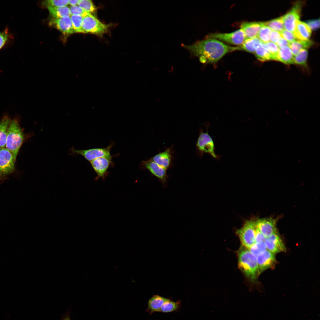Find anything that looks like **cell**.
Wrapping results in <instances>:
<instances>
[{"label":"cell","mask_w":320,"mask_h":320,"mask_svg":"<svg viewBox=\"0 0 320 320\" xmlns=\"http://www.w3.org/2000/svg\"><path fill=\"white\" fill-rule=\"evenodd\" d=\"M192 57L199 58L202 63H216L227 53L238 50L237 47L228 45L217 39L205 38L190 45L182 44Z\"/></svg>","instance_id":"cell-1"},{"label":"cell","mask_w":320,"mask_h":320,"mask_svg":"<svg viewBox=\"0 0 320 320\" xmlns=\"http://www.w3.org/2000/svg\"><path fill=\"white\" fill-rule=\"evenodd\" d=\"M238 266L250 281H255L258 275L256 257L249 249L242 246L238 253Z\"/></svg>","instance_id":"cell-2"},{"label":"cell","mask_w":320,"mask_h":320,"mask_svg":"<svg viewBox=\"0 0 320 320\" xmlns=\"http://www.w3.org/2000/svg\"><path fill=\"white\" fill-rule=\"evenodd\" d=\"M25 138L18 118L15 117L11 120L8 129L5 148L15 160Z\"/></svg>","instance_id":"cell-3"},{"label":"cell","mask_w":320,"mask_h":320,"mask_svg":"<svg viewBox=\"0 0 320 320\" xmlns=\"http://www.w3.org/2000/svg\"><path fill=\"white\" fill-rule=\"evenodd\" d=\"M82 16V33L102 36L107 32L110 26L109 24L103 23L96 17L87 12Z\"/></svg>","instance_id":"cell-4"},{"label":"cell","mask_w":320,"mask_h":320,"mask_svg":"<svg viewBox=\"0 0 320 320\" xmlns=\"http://www.w3.org/2000/svg\"><path fill=\"white\" fill-rule=\"evenodd\" d=\"M256 228V221L250 220H246L243 226L236 230L242 246L249 249L255 243Z\"/></svg>","instance_id":"cell-5"},{"label":"cell","mask_w":320,"mask_h":320,"mask_svg":"<svg viewBox=\"0 0 320 320\" xmlns=\"http://www.w3.org/2000/svg\"><path fill=\"white\" fill-rule=\"evenodd\" d=\"M16 160L5 147L0 148V180L3 181L15 171Z\"/></svg>","instance_id":"cell-6"},{"label":"cell","mask_w":320,"mask_h":320,"mask_svg":"<svg viewBox=\"0 0 320 320\" xmlns=\"http://www.w3.org/2000/svg\"><path fill=\"white\" fill-rule=\"evenodd\" d=\"M304 4V2L301 1L295 2L291 9L281 17L284 29L293 34L296 23L299 20Z\"/></svg>","instance_id":"cell-7"},{"label":"cell","mask_w":320,"mask_h":320,"mask_svg":"<svg viewBox=\"0 0 320 320\" xmlns=\"http://www.w3.org/2000/svg\"><path fill=\"white\" fill-rule=\"evenodd\" d=\"M206 127V132L201 130L196 144L197 149L201 156L207 153L217 159H219L220 156L215 153L214 144L212 137L208 134V125Z\"/></svg>","instance_id":"cell-8"},{"label":"cell","mask_w":320,"mask_h":320,"mask_svg":"<svg viewBox=\"0 0 320 320\" xmlns=\"http://www.w3.org/2000/svg\"><path fill=\"white\" fill-rule=\"evenodd\" d=\"M205 38L215 39L231 44L239 46L241 45L247 39L241 29L230 33H210L207 35Z\"/></svg>","instance_id":"cell-9"},{"label":"cell","mask_w":320,"mask_h":320,"mask_svg":"<svg viewBox=\"0 0 320 320\" xmlns=\"http://www.w3.org/2000/svg\"><path fill=\"white\" fill-rule=\"evenodd\" d=\"M112 145L111 144L104 148H95L87 150H78L73 147L71 151L73 154L80 155L90 162L98 158L111 155L110 150Z\"/></svg>","instance_id":"cell-10"},{"label":"cell","mask_w":320,"mask_h":320,"mask_svg":"<svg viewBox=\"0 0 320 320\" xmlns=\"http://www.w3.org/2000/svg\"><path fill=\"white\" fill-rule=\"evenodd\" d=\"M142 164L152 175L159 179V182L162 184L163 188H167L168 183L167 179L168 178L167 172V169L151 159L143 161Z\"/></svg>","instance_id":"cell-11"},{"label":"cell","mask_w":320,"mask_h":320,"mask_svg":"<svg viewBox=\"0 0 320 320\" xmlns=\"http://www.w3.org/2000/svg\"><path fill=\"white\" fill-rule=\"evenodd\" d=\"M112 156H103L94 159L90 162L97 175L95 180L102 178L104 180L107 177L108 170L109 166L112 164Z\"/></svg>","instance_id":"cell-12"},{"label":"cell","mask_w":320,"mask_h":320,"mask_svg":"<svg viewBox=\"0 0 320 320\" xmlns=\"http://www.w3.org/2000/svg\"><path fill=\"white\" fill-rule=\"evenodd\" d=\"M256 257L259 275L272 267L276 261L275 254L267 249L259 254Z\"/></svg>","instance_id":"cell-13"},{"label":"cell","mask_w":320,"mask_h":320,"mask_svg":"<svg viewBox=\"0 0 320 320\" xmlns=\"http://www.w3.org/2000/svg\"><path fill=\"white\" fill-rule=\"evenodd\" d=\"M268 250L276 254L286 251V248L277 232L266 238L264 241Z\"/></svg>","instance_id":"cell-14"},{"label":"cell","mask_w":320,"mask_h":320,"mask_svg":"<svg viewBox=\"0 0 320 320\" xmlns=\"http://www.w3.org/2000/svg\"><path fill=\"white\" fill-rule=\"evenodd\" d=\"M256 228L266 238L277 232L275 220L272 218L259 219L256 221Z\"/></svg>","instance_id":"cell-15"},{"label":"cell","mask_w":320,"mask_h":320,"mask_svg":"<svg viewBox=\"0 0 320 320\" xmlns=\"http://www.w3.org/2000/svg\"><path fill=\"white\" fill-rule=\"evenodd\" d=\"M50 23L65 34H71L75 32L70 16L52 18Z\"/></svg>","instance_id":"cell-16"},{"label":"cell","mask_w":320,"mask_h":320,"mask_svg":"<svg viewBox=\"0 0 320 320\" xmlns=\"http://www.w3.org/2000/svg\"><path fill=\"white\" fill-rule=\"evenodd\" d=\"M263 25V22H246L241 24L240 29L243 32L246 39H250L257 37L259 31Z\"/></svg>","instance_id":"cell-17"},{"label":"cell","mask_w":320,"mask_h":320,"mask_svg":"<svg viewBox=\"0 0 320 320\" xmlns=\"http://www.w3.org/2000/svg\"><path fill=\"white\" fill-rule=\"evenodd\" d=\"M311 34V30L305 23L298 21L296 24L293 34L299 40H309Z\"/></svg>","instance_id":"cell-18"},{"label":"cell","mask_w":320,"mask_h":320,"mask_svg":"<svg viewBox=\"0 0 320 320\" xmlns=\"http://www.w3.org/2000/svg\"><path fill=\"white\" fill-rule=\"evenodd\" d=\"M171 148L159 153L150 159L166 169L170 166L172 159Z\"/></svg>","instance_id":"cell-19"},{"label":"cell","mask_w":320,"mask_h":320,"mask_svg":"<svg viewBox=\"0 0 320 320\" xmlns=\"http://www.w3.org/2000/svg\"><path fill=\"white\" fill-rule=\"evenodd\" d=\"M11 120L5 114L0 121V148L5 147L7 130Z\"/></svg>","instance_id":"cell-20"},{"label":"cell","mask_w":320,"mask_h":320,"mask_svg":"<svg viewBox=\"0 0 320 320\" xmlns=\"http://www.w3.org/2000/svg\"><path fill=\"white\" fill-rule=\"evenodd\" d=\"M293 59L294 55L288 46H285L279 48L277 61L287 65H290L294 64Z\"/></svg>","instance_id":"cell-21"},{"label":"cell","mask_w":320,"mask_h":320,"mask_svg":"<svg viewBox=\"0 0 320 320\" xmlns=\"http://www.w3.org/2000/svg\"><path fill=\"white\" fill-rule=\"evenodd\" d=\"M308 55L307 49H302L296 55L294 56L293 61L294 64L300 66L304 71L308 73L309 71L307 64Z\"/></svg>","instance_id":"cell-22"},{"label":"cell","mask_w":320,"mask_h":320,"mask_svg":"<svg viewBox=\"0 0 320 320\" xmlns=\"http://www.w3.org/2000/svg\"><path fill=\"white\" fill-rule=\"evenodd\" d=\"M167 299L158 295H155L150 298L148 303V309L150 313L160 312L161 307Z\"/></svg>","instance_id":"cell-23"},{"label":"cell","mask_w":320,"mask_h":320,"mask_svg":"<svg viewBox=\"0 0 320 320\" xmlns=\"http://www.w3.org/2000/svg\"><path fill=\"white\" fill-rule=\"evenodd\" d=\"M313 44V42L311 40L303 41L297 39L290 43L288 47L291 49L293 55L295 56L301 50L307 49L312 46Z\"/></svg>","instance_id":"cell-24"},{"label":"cell","mask_w":320,"mask_h":320,"mask_svg":"<svg viewBox=\"0 0 320 320\" xmlns=\"http://www.w3.org/2000/svg\"><path fill=\"white\" fill-rule=\"evenodd\" d=\"M262 42L258 37L247 39L241 45L237 46L238 50L254 53L257 46Z\"/></svg>","instance_id":"cell-25"},{"label":"cell","mask_w":320,"mask_h":320,"mask_svg":"<svg viewBox=\"0 0 320 320\" xmlns=\"http://www.w3.org/2000/svg\"><path fill=\"white\" fill-rule=\"evenodd\" d=\"M254 54L256 58L261 62L271 60L270 55L266 48L264 43L262 42L257 46Z\"/></svg>","instance_id":"cell-26"},{"label":"cell","mask_w":320,"mask_h":320,"mask_svg":"<svg viewBox=\"0 0 320 320\" xmlns=\"http://www.w3.org/2000/svg\"><path fill=\"white\" fill-rule=\"evenodd\" d=\"M47 7L53 18H57L65 16L71 15L69 9L67 7H54L47 6Z\"/></svg>","instance_id":"cell-27"},{"label":"cell","mask_w":320,"mask_h":320,"mask_svg":"<svg viewBox=\"0 0 320 320\" xmlns=\"http://www.w3.org/2000/svg\"><path fill=\"white\" fill-rule=\"evenodd\" d=\"M263 23L264 25L269 27L272 30L279 33L284 29L281 17L266 22H263Z\"/></svg>","instance_id":"cell-28"},{"label":"cell","mask_w":320,"mask_h":320,"mask_svg":"<svg viewBox=\"0 0 320 320\" xmlns=\"http://www.w3.org/2000/svg\"><path fill=\"white\" fill-rule=\"evenodd\" d=\"M180 301L175 302L167 299L161 307L160 312L165 313L177 311L180 308Z\"/></svg>","instance_id":"cell-29"},{"label":"cell","mask_w":320,"mask_h":320,"mask_svg":"<svg viewBox=\"0 0 320 320\" xmlns=\"http://www.w3.org/2000/svg\"><path fill=\"white\" fill-rule=\"evenodd\" d=\"M77 5L86 12L95 17L97 9L92 1L79 0Z\"/></svg>","instance_id":"cell-30"},{"label":"cell","mask_w":320,"mask_h":320,"mask_svg":"<svg viewBox=\"0 0 320 320\" xmlns=\"http://www.w3.org/2000/svg\"><path fill=\"white\" fill-rule=\"evenodd\" d=\"M70 17L75 32L81 33L82 16L78 15H71Z\"/></svg>","instance_id":"cell-31"},{"label":"cell","mask_w":320,"mask_h":320,"mask_svg":"<svg viewBox=\"0 0 320 320\" xmlns=\"http://www.w3.org/2000/svg\"><path fill=\"white\" fill-rule=\"evenodd\" d=\"M271 30L269 27L263 25L260 29L257 35L258 37L263 43H266L270 41V35Z\"/></svg>","instance_id":"cell-32"},{"label":"cell","mask_w":320,"mask_h":320,"mask_svg":"<svg viewBox=\"0 0 320 320\" xmlns=\"http://www.w3.org/2000/svg\"><path fill=\"white\" fill-rule=\"evenodd\" d=\"M265 47L271 55V60L277 61L279 48L276 44L269 42L264 43Z\"/></svg>","instance_id":"cell-33"},{"label":"cell","mask_w":320,"mask_h":320,"mask_svg":"<svg viewBox=\"0 0 320 320\" xmlns=\"http://www.w3.org/2000/svg\"><path fill=\"white\" fill-rule=\"evenodd\" d=\"M256 257L267 249L264 242H255L249 249Z\"/></svg>","instance_id":"cell-34"},{"label":"cell","mask_w":320,"mask_h":320,"mask_svg":"<svg viewBox=\"0 0 320 320\" xmlns=\"http://www.w3.org/2000/svg\"><path fill=\"white\" fill-rule=\"evenodd\" d=\"M47 6L54 7H63L66 6L68 4V0H49L44 2Z\"/></svg>","instance_id":"cell-35"},{"label":"cell","mask_w":320,"mask_h":320,"mask_svg":"<svg viewBox=\"0 0 320 320\" xmlns=\"http://www.w3.org/2000/svg\"><path fill=\"white\" fill-rule=\"evenodd\" d=\"M10 37L8 28L0 31V50L4 47Z\"/></svg>","instance_id":"cell-36"},{"label":"cell","mask_w":320,"mask_h":320,"mask_svg":"<svg viewBox=\"0 0 320 320\" xmlns=\"http://www.w3.org/2000/svg\"><path fill=\"white\" fill-rule=\"evenodd\" d=\"M279 33L281 36L289 43H291L297 40L292 33L284 29Z\"/></svg>","instance_id":"cell-37"},{"label":"cell","mask_w":320,"mask_h":320,"mask_svg":"<svg viewBox=\"0 0 320 320\" xmlns=\"http://www.w3.org/2000/svg\"><path fill=\"white\" fill-rule=\"evenodd\" d=\"M69 9L71 15H78L82 16L86 12L82 8L77 5L71 6Z\"/></svg>","instance_id":"cell-38"},{"label":"cell","mask_w":320,"mask_h":320,"mask_svg":"<svg viewBox=\"0 0 320 320\" xmlns=\"http://www.w3.org/2000/svg\"><path fill=\"white\" fill-rule=\"evenodd\" d=\"M281 38L279 33L271 30L270 35V40L271 42L276 44Z\"/></svg>","instance_id":"cell-39"},{"label":"cell","mask_w":320,"mask_h":320,"mask_svg":"<svg viewBox=\"0 0 320 320\" xmlns=\"http://www.w3.org/2000/svg\"><path fill=\"white\" fill-rule=\"evenodd\" d=\"M311 29L315 30L319 27V19L311 20L307 21L306 23Z\"/></svg>","instance_id":"cell-40"},{"label":"cell","mask_w":320,"mask_h":320,"mask_svg":"<svg viewBox=\"0 0 320 320\" xmlns=\"http://www.w3.org/2000/svg\"><path fill=\"white\" fill-rule=\"evenodd\" d=\"M265 238L266 237L256 228L255 233V242H264Z\"/></svg>","instance_id":"cell-41"},{"label":"cell","mask_w":320,"mask_h":320,"mask_svg":"<svg viewBox=\"0 0 320 320\" xmlns=\"http://www.w3.org/2000/svg\"><path fill=\"white\" fill-rule=\"evenodd\" d=\"M289 43L285 39L281 38L276 45L280 48L285 46H288Z\"/></svg>","instance_id":"cell-42"},{"label":"cell","mask_w":320,"mask_h":320,"mask_svg":"<svg viewBox=\"0 0 320 320\" xmlns=\"http://www.w3.org/2000/svg\"><path fill=\"white\" fill-rule=\"evenodd\" d=\"M79 0H68V4L71 6H73L76 5L77 4Z\"/></svg>","instance_id":"cell-43"},{"label":"cell","mask_w":320,"mask_h":320,"mask_svg":"<svg viewBox=\"0 0 320 320\" xmlns=\"http://www.w3.org/2000/svg\"><path fill=\"white\" fill-rule=\"evenodd\" d=\"M61 320H71L69 314L68 313L66 314Z\"/></svg>","instance_id":"cell-44"}]
</instances>
